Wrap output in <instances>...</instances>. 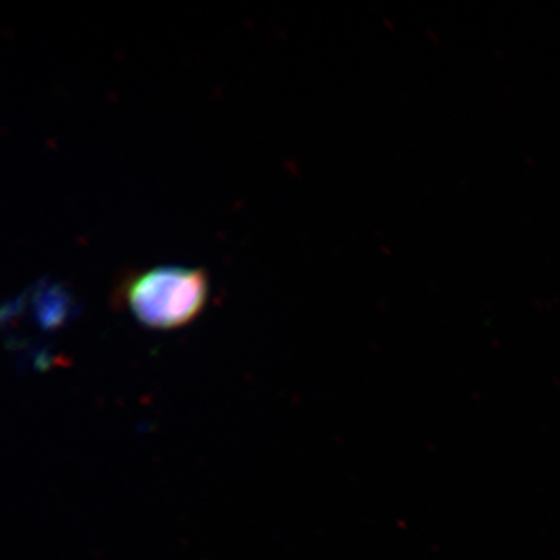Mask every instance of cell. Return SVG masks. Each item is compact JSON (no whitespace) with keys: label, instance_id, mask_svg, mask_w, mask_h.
<instances>
[{"label":"cell","instance_id":"6da1fadb","mask_svg":"<svg viewBox=\"0 0 560 560\" xmlns=\"http://www.w3.org/2000/svg\"><path fill=\"white\" fill-rule=\"evenodd\" d=\"M118 298L139 324L173 330L190 324L207 303L208 280L199 269L164 266L126 277Z\"/></svg>","mask_w":560,"mask_h":560}]
</instances>
